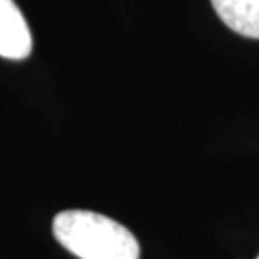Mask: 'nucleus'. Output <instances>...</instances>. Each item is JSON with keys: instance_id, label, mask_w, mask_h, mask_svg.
I'll list each match as a JSON object with an SVG mask.
<instances>
[{"instance_id": "3", "label": "nucleus", "mask_w": 259, "mask_h": 259, "mask_svg": "<svg viewBox=\"0 0 259 259\" xmlns=\"http://www.w3.org/2000/svg\"><path fill=\"white\" fill-rule=\"evenodd\" d=\"M215 14L234 33L259 38V0H211Z\"/></svg>"}, {"instance_id": "2", "label": "nucleus", "mask_w": 259, "mask_h": 259, "mask_svg": "<svg viewBox=\"0 0 259 259\" xmlns=\"http://www.w3.org/2000/svg\"><path fill=\"white\" fill-rule=\"evenodd\" d=\"M33 50V37L21 10L14 0H0V56L25 60Z\"/></svg>"}, {"instance_id": "4", "label": "nucleus", "mask_w": 259, "mask_h": 259, "mask_svg": "<svg viewBox=\"0 0 259 259\" xmlns=\"http://www.w3.org/2000/svg\"><path fill=\"white\" fill-rule=\"evenodd\" d=\"M257 259H259V255H257Z\"/></svg>"}, {"instance_id": "1", "label": "nucleus", "mask_w": 259, "mask_h": 259, "mask_svg": "<svg viewBox=\"0 0 259 259\" xmlns=\"http://www.w3.org/2000/svg\"><path fill=\"white\" fill-rule=\"evenodd\" d=\"M56 240L79 259H139L135 234L102 213L67 209L52 223Z\"/></svg>"}]
</instances>
